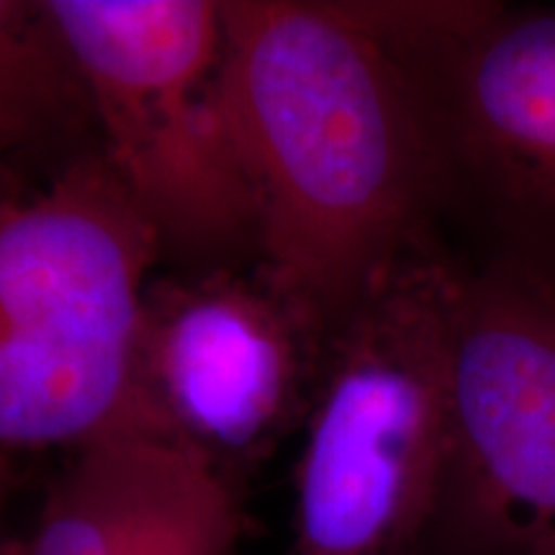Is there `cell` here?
<instances>
[{"label":"cell","instance_id":"obj_1","mask_svg":"<svg viewBox=\"0 0 555 555\" xmlns=\"http://www.w3.org/2000/svg\"><path fill=\"white\" fill-rule=\"evenodd\" d=\"M221 99L260 278L332 337L425 245L448 159L409 69L347 0H221Z\"/></svg>","mask_w":555,"mask_h":555},{"label":"cell","instance_id":"obj_2","mask_svg":"<svg viewBox=\"0 0 555 555\" xmlns=\"http://www.w3.org/2000/svg\"><path fill=\"white\" fill-rule=\"evenodd\" d=\"M463 281L416 247L330 337L304 422L288 555H427L450 461Z\"/></svg>","mask_w":555,"mask_h":555},{"label":"cell","instance_id":"obj_3","mask_svg":"<svg viewBox=\"0 0 555 555\" xmlns=\"http://www.w3.org/2000/svg\"><path fill=\"white\" fill-rule=\"evenodd\" d=\"M163 253L101 152L0 196V453L139 425L137 332Z\"/></svg>","mask_w":555,"mask_h":555},{"label":"cell","instance_id":"obj_4","mask_svg":"<svg viewBox=\"0 0 555 555\" xmlns=\"http://www.w3.org/2000/svg\"><path fill=\"white\" fill-rule=\"evenodd\" d=\"M86 88L101 155L163 249L255 245V201L221 99L214 0H44Z\"/></svg>","mask_w":555,"mask_h":555},{"label":"cell","instance_id":"obj_5","mask_svg":"<svg viewBox=\"0 0 555 555\" xmlns=\"http://www.w3.org/2000/svg\"><path fill=\"white\" fill-rule=\"evenodd\" d=\"M427 555H555V288L532 278L463 281Z\"/></svg>","mask_w":555,"mask_h":555},{"label":"cell","instance_id":"obj_6","mask_svg":"<svg viewBox=\"0 0 555 555\" xmlns=\"http://www.w3.org/2000/svg\"><path fill=\"white\" fill-rule=\"evenodd\" d=\"M327 345L260 273L152 278L134 356L139 425L221 470L258 461L307 422Z\"/></svg>","mask_w":555,"mask_h":555},{"label":"cell","instance_id":"obj_7","mask_svg":"<svg viewBox=\"0 0 555 555\" xmlns=\"http://www.w3.org/2000/svg\"><path fill=\"white\" fill-rule=\"evenodd\" d=\"M442 155L530 221H555V9L491 3L409 65Z\"/></svg>","mask_w":555,"mask_h":555},{"label":"cell","instance_id":"obj_8","mask_svg":"<svg viewBox=\"0 0 555 555\" xmlns=\"http://www.w3.org/2000/svg\"><path fill=\"white\" fill-rule=\"evenodd\" d=\"M242 506L227 470L144 425L88 442L9 555H229Z\"/></svg>","mask_w":555,"mask_h":555},{"label":"cell","instance_id":"obj_9","mask_svg":"<svg viewBox=\"0 0 555 555\" xmlns=\"http://www.w3.org/2000/svg\"><path fill=\"white\" fill-rule=\"evenodd\" d=\"M82 114L86 88L47 3L0 0V176Z\"/></svg>","mask_w":555,"mask_h":555},{"label":"cell","instance_id":"obj_10","mask_svg":"<svg viewBox=\"0 0 555 555\" xmlns=\"http://www.w3.org/2000/svg\"><path fill=\"white\" fill-rule=\"evenodd\" d=\"M13 489V468L9 453H0V555H9V540L3 535V519H5V506H9Z\"/></svg>","mask_w":555,"mask_h":555},{"label":"cell","instance_id":"obj_11","mask_svg":"<svg viewBox=\"0 0 555 555\" xmlns=\"http://www.w3.org/2000/svg\"><path fill=\"white\" fill-rule=\"evenodd\" d=\"M9 193H13L9 185V176H0V196H9Z\"/></svg>","mask_w":555,"mask_h":555}]
</instances>
